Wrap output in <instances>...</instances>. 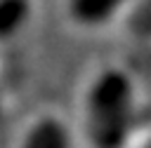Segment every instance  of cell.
<instances>
[{
  "instance_id": "2",
  "label": "cell",
  "mask_w": 151,
  "mask_h": 148,
  "mask_svg": "<svg viewBox=\"0 0 151 148\" xmlns=\"http://www.w3.org/2000/svg\"><path fill=\"white\" fill-rule=\"evenodd\" d=\"M130 0H66L68 19L80 28H101L111 23Z\"/></svg>"
},
{
  "instance_id": "4",
  "label": "cell",
  "mask_w": 151,
  "mask_h": 148,
  "mask_svg": "<svg viewBox=\"0 0 151 148\" xmlns=\"http://www.w3.org/2000/svg\"><path fill=\"white\" fill-rule=\"evenodd\" d=\"M2 110H5V106H2V94H0V120H2Z\"/></svg>"
},
{
  "instance_id": "1",
  "label": "cell",
  "mask_w": 151,
  "mask_h": 148,
  "mask_svg": "<svg viewBox=\"0 0 151 148\" xmlns=\"http://www.w3.org/2000/svg\"><path fill=\"white\" fill-rule=\"evenodd\" d=\"M134 113V85L120 68H104L85 96V129L94 148H123Z\"/></svg>"
},
{
  "instance_id": "3",
  "label": "cell",
  "mask_w": 151,
  "mask_h": 148,
  "mask_svg": "<svg viewBox=\"0 0 151 148\" xmlns=\"http://www.w3.org/2000/svg\"><path fill=\"white\" fill-rule=\"evenodd\" d=\"M19 148H71V136L61 120L47 115L31 125Z\"/></svg>"
},
{
  "instance_id": "5",
  "label": "cell",
  "mask_w": 151,
  "mask_h": 148,
  "mask_svg": "<svg viewBox=\"0 0 151 148\" xmlns=\"http://www.w3.org/2000/svg\"><path fill=\"white\" fill-rule=\"evenodd\" d=\"M146 148H151V143H149V146H146Z\"/></svg>"
}]
</instances>
